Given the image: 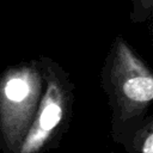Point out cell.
<instances>
[{"instance_id":"3957f363","label":"cell","mask_w":153,"mask_h":153,"mask_svg":"<svg viewBox=\"0 0 153 153\" xmlns=\"http://www.w3.org/2000/svg\"><path fill=\"white\" fill-rule=\"evenodd\" d=\"M110 82L123 121L139 116L153 102V72L121 37L114 45Z\"/></svg>"},{"instance_id":"5b68a950","label":"cell","mask_w":153,"mask_h":153,"mask_svg":"<svg viewBox=\"0 0 153 153\" xmlns=\"http://www.w3.org/2000/svg\"><path fill=\"white\" fill-rule=\"evenodd\" d=\"M140 4H141V6L145 7L146 10L153 7V0H140Z\"/></svg>"},{"instance_id":"7a4b0ae2","label":"cell","mask_w":153,"mask_h":153,"mask_svg":"<svg viewBox=\"0 0 153 153\" xmlns=\"http://www.w3.org/2000/svg\"><path fill=\"white\" fill-rule=\"evenodd\" d=\"M43 92L23 140L19 153H42L62 128L72 103V87L66 73L51 59L41 56Z\"/></svg>"},{"instance_id":"6da1fadb","label":"cell","mask_w":153,"mask_h":153,"mask_svg":"<svg viewBox=\"0 0 153 153\" xmlns=\"http://www.w3.org/2000/svg\"><path fill=\"white\" fill-rule=\"evenodd\" d=\"M43 92L39 61L8 66L0 74V151L19 153Z\"/></svg>"},{"instance_id":"277c9868","label":"cell","mask_w":153,"mask_h":153,"mask_svg":"<svg viewBox=\"0 0 153 153\" xmlns=\"http://www.w3.org/2000/svg\"><path fill=\"white\" fill-rule=\"evenodd\" d=\"M135 153H153V120L137 133L135 137Z\"/></svg>"}]
</instances>
